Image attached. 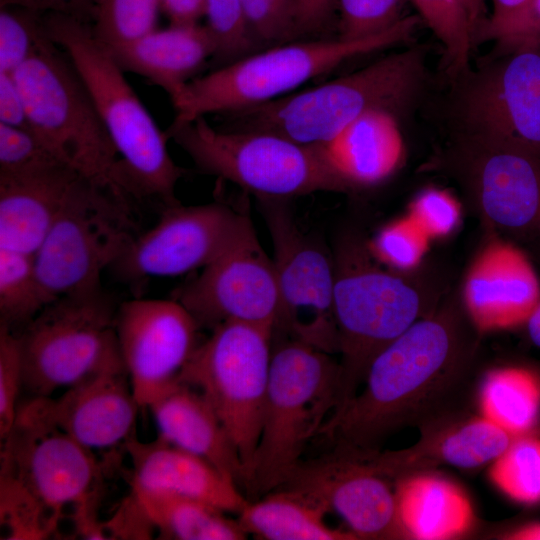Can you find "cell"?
I'll use <instances>...</instances> for the list:
<instances>
[{"label":"cell","instance_id":"6da1fadb","mask_svg":"<svg viewBox=\"0 0 540 540\" xmlns=\"http://www.w3.org/2000/svg\"><path fill=\"white\" fill-rule=\"evenodd\" d=\"M480 334L453 291L371 362L363 386L321 428L332 447L380 450L393 434L461 410Z\"/></svg>","mask_w":540,"mask_h":540},{"label":"cell","instance_id":"7a4b0ae2","mask_svg":"<svg viewBox=\"0 0 540 540\" xmlns=\"http://www.w3.org/2000/svg\"><path fill=\"white\" fill-rule=\"evenodd\" d=\"M377 262L368 243L358 237L345 238L333 260L341 356L339 397L333 413L359 391L377 354L431 314L450 291L446 279L423 264L398 271L385 270Z\"/></svg>","mask_w":540,"mask_h":540},{"label":"cell","instance_id":"3957f363","mask_svg":"<svg viewBox=\"0 0 540 540\" xmlns=\"http://www.w3.org/2000/svg\"><path fill=\"white\" fill-rule=\"evenodd\" d=\"M48 37L68 56L87 87L120 156L135 201L164 207L179 203L175 188L185 171L170 156L162 132L89 22L59 13L43 14Z\"/></svg>","mask_w":540,"mask_h":540},{"label":"cell","instance_id":"277c9868","mask_svg":"<svg viewBox=\"0 0 540 540\" xmlns=\"http://www.w3.org/2000/svg\"><path fill=\"white\" fill-rule=\"evenodd\" d=\"M424 51L410 48L324 84L224 114L225 130L277 134L329 146L372 110L397 114L417 98L426 78Z\"/></svg>","mask_w":540,"mask_h":540},{"label":"cell","instance_id":"5b68a950","mask_svg":"<svg viewBox=\"0 0 540 540\" xmlns=\"http://www.w3.org/2000/svg\"><path fill=\"white\" fill-rule=\"evenodd\" d=\"M420 17H402L390 28L364 38L291 41L255 52L187 83L172 103V124L208 114H228L291 94L302 84L358 56L409 41Z\"/></svg>","mask_w":540,"mask_h":540},{"label":"cell","instance_id":"8992f818","mask_svg":"<svg viewBox=\"0 0 540 540\" xmlns=\"http://www.w3.org/2000/svg\"><path fill=\"white\" fill-rule=\"evenodd\" d=\"M13 76L30 130L66 165L132 204L120 156L67 54L47 35Z\"/></svg>","mask_w":540,"mask_h":540},{"label":"cell","instance_id":"52a82bcc","mask_svg":"<svg viewBox=\"0 0 540 540\" xmlns=\"http://www.w3.org/2000/svg\"><path fill=\"white\" fill-rule=\"evenodd\" d=\"M272 341L261 433L245 489L250 496H263L288 478L339 397L340 365L330 353L297 340Z\"/></svg>","mask_w":540,"mask_h":540},{"label":"cell","instance_id":"ba28073f","mask_svg":"<svg viewBox=\"0 0 540 540\" xmlns=\"http://www.w3.org/2000/svg\"><path fill=\"white\" fill-rule=\"evenodd\" d=\"M166 135L201 170L259 198L352 190L328 146L302 144L268 132L216 129L203 116L171 124Z\"/></svg>","mask_w":540,"mask_h":540},{"label":"cell","instance_id":"9c48e42d","mask_svg":"<svg viewBox=\"0 0 540 540\" xmlns=\"http://www.w3.org/2000/svg\"><path fill=\"white\" fill-rule=\"evenodd\" d=\"M117 309L99 290L47 304L19 332L23 389L51 397L98 373L125 370L116 331Z\"/></svg>","mask_w":540,"mask_h":540},{"label":"cell","instance_id":"30bf717a","mask_svg":"<svg viewBox=\"0 0 540 540\" xmlns=\"http://www.w3.org/2000/svg\"><path fill=\"white\" fill-rule=\"evenodd\" d=\"M138 234L132 204L82 177L33 255L49 301L101 290L102 273Z\"/></svg>","mask_w":540,"mask_h":540},{"label":"cell","instance_id":"8fae6325","mask_svg":"<svg viewBox=\"0 0 540 540\" xmlns=\"http://www.w3.org/2000/svg\"><path fill=\"white\" fill-rule=\"evenodd\" d=\"M272 336L273 330L263 326L225 322L199 343L178 378L217 413L239 452L246 485L261 433Z\"/></svg>","mask_w":540,"mask_h":540},{"label":"cell","instance_id":"7c38bea8","mask_svg":"<svg viewBox=\"0 0 540 540\" xmlns=\"http://www.w3.org/2000/svg\"><path fill=\"white\" fill-rule=\"evenodd\" d=\"M452 178L482 222L519 238L540 232V157L497 138L453 128L429 164Z\"/></svg>","mask_w":540,"mask_h":540},{"label":"cell","instance_id":"4fadbf2b","mask_svg":"<svg viewBox=\"0 0 540 540\" xmlns=\"http://www.w3.org/2000/svg\"><path fill=\"white\" fill-rule=\"evenodd\" d=\"M102 472L93 451L54 423L45 397L19 404L13 426L1 440L0 478L19 486L61 521L67 507L100 501Z\"/></svg>","mask_w":540,"mask_h":540},{"label":"cell","instance_id":"5bb4252c","mask_svg":"<svg viewBox=\"0 0 540 540\" xmlns=\"http://www.w3.org/2000/svg\"><path fill=\"white\" fill-rule=\"evenodd\" d=\"M454 80L453 128L519 145L540 157V47L495 49Z\"/></svg>","mask_w":540,"mask_h":540},{"label":"cell","instance_id":"9a60e30c","mask_svg":"<svg viewBox=\"0 0 540 540\" xmlns=\"http://www.w3.org/2000/svg\"><path fill=\"white\" fill-rule=\"evenodd\" d=\"M260 200L272 238L279 290L273 336L338 353L333 260L300 231L280 199Z\"/></svg>","mask_w":540,"mask_h":540},{"label":"cell","instance_id":"2e32d148","mask_svg":"<svg viewBox=\"0 0 540 540\" xmlns=\"http://www.w3.org/2000/svg\"><path fill=\"white\" fill-rule=\"evenodd\" d=\"M252 224L247 214L220 202L165 206L158 222L138 234L110 270L133 283L204 268Z\"/></svg>","mask_w":540,"mask_h":540},{"label":"cell","instance_id":"e0dca14e","mask_svg":"<svg viewBox=\"0 0 540 540\" xmlns=\"http://www.w3.org/2000/svg\"><path fill=\"white\" fill-rule=\"evenodd\" d=\"M200 328L228 321L274 329L279 290L273 259L258 241L253 224L177 295Z\"/></svg>","mask_w":540,"mask_h":540},{"label":"cell","instance_id":"ac0fdd59","mask_svg":"<svg viewBox=\"0 0 540 540\" xmlns=\"http://www.w3.org/2000/svg\"><path fill=\"white\" fill-rule=\"evenodd\" d=\"M200 327L177 300L131 299L117 309L122 361L141 408L178 383L199 345Z\"/></svg>","mask_w":540,"mask_h":540},{"label":"cell","instance_id":"d6986e66","mask_svg":"<svg viewBox=\"0 0 540 540\" xmlns=\"http://www.w3.org/2000/svg\"><path fill=\"white\" fill-rule=\"evenodd\" d=\"M276 489L296 491L336 512L358 539L400 538L391 481L352 451L332 447L302 460Z\"/></svg>","mask_w":540,"mask_h":540},{"label":"cell","instance_id":"ffe728a7","mask_svg":"<svg viewBox=\"0 0 540 540\" xmlns=\"http://www.w3.org/2000/svg\"><path fill=\"white\" fill-rule=\"evenodd\" d=\"M459 297L481 335L525 325L540 300V284L519 248L492 237L468 267Z\"/></svg>","mask_w":540,"mask_h":540},{"label":"cell","instance_id":"44dd1931","mask_svg":"<svg viewBox=\"0 0 540 540\" xmlns=\"http://www.w3.org/2000/svg\"><path fill=\"white\" fill-rule=\"evenodd\" d=\"M419 430V440L408 448L358 454L372 472L393 482L441 465L474 469L490 464L515 438L482 415L468 414L463 409Z\"/></svg>","mask_w":540,"mask_h":540},{"label":"cell","instance_id":"7402d4cb","mask_svg":"<svg viewBox=\"0 0 540 540\" xmlns=\"http://www.w3.org/2000/svg\"><path fill=\"white\" fill-rule=\"evenodd\" d=\"M45 400L54 423L91 451L123 447L135 435L141 407L126 370L98 373Z\"/></svg>","mask_w":540,"mask_h":540},{"label":"cell","instance_id":"603a6c76","mask_svg":"<svg viewBox=\"0 0 540 540\" xmlns=\"http://www.w3.org/2000/svg\"><path fill=\"white\" fill-rule=\"evenodd\" d=\"M131 465L130 488L167 493L239 514L249 503L236 483L204 459L159 438L123 445Z\"/></svg>","mask_w":540,"mask_h":540},{"label":"cell","instance_id":"cb8c5ba5","mask_svg":"<svg viewBox=\"0 0 540 540\" xmlns=\"http://www.w3.org/2000/svg\"><path fill=\"white\" fill-rule=\"evenodd\" d=\"M82 177L67 165L0 174V247L34 255Z\"/></svg>","mask_w":540,"mask_h":540},{"label":"cell","instance_id":"d4e9b609","mask_svg":"<svg viewBox=\"0 0 540 540\" xmlns=\"http://www.w3.org/2000/svg\"><path fill=\"white\" fill-rule=\"evenodd\" d=\"M157 438L190 452L245 489V468L239 452L205 397L178 382L148 406Z\"/></svg>","mask_w":540,"mask_h":540},{"label":"cell","instance_id":"484cf974","mask_svg":"<svg viewBox=\"0 0 540 540\" xmlns=\"http://www.w3.org/2000/svg\"><path fill=\"white\" fill-rule=\"evenodd\" d=\"M393 483L400 538L451 540L468 535L474 528L473 503L453 480L428 470L402 476Z\"/></svg>","mask_w":540,"mask_h":540},{"label":"cell","instance_id":"4316f807","mask_svg":"<svg viewBox=\"0 0 540 540\" xmlns=\"http://www.w3.org/2000/svg\"><path fill=\"white\" fill-rule=\"evenodd\" d=\"M108 48L124 72L147 78L162 88L172 103L215 54L209 31L198 23L170 24L132 42Z\"/></svg>","mask_w":540,"mask_h":540},{"label":"cell","instance_id":"83f0119b","mask_svg":"<svg viewBox=\"0 0 540 540\" xmlns=\"http://www.w3.org/2000/svg\"><path fill=\"white\" fill-rule=\"evenodd\" d=\"M328 149L352 190L386 180L405 158L396 114L386 110H372L361 116Z\"/></svg>","mask_w":540,"mask_h":540},{"label":"cell","instance_id":"f1b7e54d","mask_svg":"<svg viewBox=\"0 0 540 540\" xmlns=\"http://www.w3.org/2000/svg\"><path fill=\"white\" fill-rule=\"evenodd\" d=\"M329 511L312 499L289 489H275L250 502L238 514L247 534L266 540H356L351 531L332 528Z\"/></svg>","mask_w":540,"mask_h":540},{"label":"cell","instance_id":"f546056e","mask_svg":"<svg viewBox=\"0 0 540 540\" xmlns=\"http://www.w3.org/2000/svg\"><path fill=\"white\" fill-rule=\"evenodd\" d=\"M479 414L513 437L536 433L540 422V371L502 366L484 375Z\"/></svg>","mask_w":540,"mask_h":540},{"label":"cell","instance_id":"4dcf8cb0","mask_svg":"<svg viewBox=\"0 0 540 540\" xmlns=\"http://www.w3.org/2000/svg\"><path fill=\"white\" fill-rule=\"evenodd\" d=\"M158 532L159 539L242 540L247 533L225 511L202 501L167 493L131 489Z\"/></svg>","mask_w":540,"mask_h":540},{"label":"cell","instance_id":"1f68e13d","mask_svg":"<svg viewBox=\"0 0 540 540\" xmlns=\"http://www.w3.org/2000/svg\"><path fill=\"white\" fill-rule=\"evenodd\" d=\"M419 17L444 49L446 73L453 80L466 72L479 30L469 0H411Z\"/></svg>","mask_w":540,"mask_h":540},{"label":"cell","instance_id":"d6a6232c","mask_svg":"<svg viewBox=\"0 0 540 540\" xmlns=\"http://www.w3.org/2000/svg\"><path fill=\"white\" fill-rule=\"evenodd\" d=\"M49 303L34 256L0 247V325L17 332Z\"/></svg>","mask_w":540,"mask_h":540},{"label":"cell","instance_id":"836d02e7","mask_svg":"<svg viewBox=\"0 0 540 540\" xmlns=\"http://www.w3.org/2000/svg\"><path fill=\"white\" fill-rule=\"evenodd\" d=\"M488 477L494 487L513 502L540 504V434L515 437L490 463Z\"/></svg>","mask_w":540,"mask_h":540},{"label":"cell","instance_id":"e575fe53","mask_svg":"<svg viewBox=\"0 0 540 540\" xmlns=\"http://www.w3.org/2000/svg\"><path fill=\"white\" fill-rule=\"evenodd\" d=\"M160 0H91L90 24L107 47L132 42L157 29Z\"/></svg>","mask_w":540,"mask_h":540},{"label":"cell","instance_id":"d590c367","mask_svg":"<svg viewBox=\"0 0 540 540\" xmlns=\"http://www.w3.org/2000/svg\"><path fill=\"white\" fill-rule=\"evenodd\" d=\"M205 17L215 44L212 60L218 67L263 50L248 26L240 0H206Z\"/></svg>","mask_w":540,"mask_h":540},{"label":"cell","instance_id":"8d00e7d4","mask_svg":"<svg viewBox=\"0 0 540 540\" xmlns=\"http://www.w3.org/2000/svg\"><path fill=\"white\" fill-rule=\"evenodd\" d=\"M0 523L5 539L40 540L54 535L60 521L19 486L0 478Z\"/></svg>","mask_w":540,"mask_h":540},{"label":"cell","instance_id":"74e56055","mask_svg":"<svg viewBox=\"0 0 540 540\" xmlns=\"http://www.w3.org/2000/svg\"><path fill=\"white\" fill-rule=\"evenodd\" d=\"M42 12L0 7V72L13 74L47 36Z\"/></svg>","mask_w":540,"mask_h":540},{"label":"cell","instance_id":"f35d334b","mask_svg":"<svg viewBox=\"0 0 540 540\" xmlns=\"http://www.w3.org/2000/svg\"><path fill=\"white\" fill-rule=\"evenodd\" d=\"M430 241L407 214L383 227L368 245L378 262L393 270L410 271L423 264Z\"/></svg>","mask_w":540,"mask_h":540},{"label":"cell","instance_id":"ab89813d","mask_svg":"<svg viewBox=\"0 0 540 540\" xmlns=\"http://www.w3.org/2000/svg\"><path fill=\"white\" fill-rule=\"evenodd\" d=\"M61 165L66 164L32 130L0 123V174H29Z\"/></svg>","mask_w":540,"mask_h":540},{"label":"cell","instance_id":"60d3db41","mask_svg":"<svg viewBox=\"0 0 540 540\" xmlns=\"http://www.w3.org/2000/svg\"><path fill=\"white\" fill-rule=\"evenodd\" d=\"M406 0H337L339 36L359 39L378 34L397 23Z\"/></svg>","mask_w":540,"mask_h":540},{"label":"cell","instance_id":"b9f144b4","mask_svg":"<svg viewBox=\"0 0 540 540\" xmlns=\"http://www.w3.org/2000/svg\"><path fill=\"white\" fill-rule=\"evenodd\" d=\"M23 388V356L17 332L0 325V439L9 433Z\"/></svg>","mask_w":540,"mask_h":540},{"label":"cell","instance_id":"7bdbcfd3","mask_svg":"<svg viewBox=\"0 0 540 540\" xmlns=\"http://www.w3.org/2000/svg\"><path fill=\"white\" fill-rule=\"evenodd\" d=\"M459 201L446 189L430 187L411 201L408 215L431 240L450 235L461 220Z\"/></svg>","mask_w":540,"mask_h":540},{"label":"cell","instance_id":"ee69618b","mask_svg":"<svg viewBox=\"0 0 540 540\" xmlns=\"http://www.w3.org/2000/svg\"><path fill=\"white\" fill-rule=\"evenodd\" d=\"M495 41L499 48L540 44V0H529L524 6L498 21H487L480 27L476 42Z\"/></svg>","mask_w":540,"mask_h":540},{"label":"cell","instance_id":"f6af8a7d","mask_svg":"<svg viewBox=\"0 0 540 540\" xmlns=\"http://www.w3.org/2000/svg\"><path fill=\"white\" fill-rule=\"evenodd\" d=\"M248 26L262 49L295 41L296 27L275 0H240Z\"/></svg>","mask_w":540,"mask_h":540},{"label":"cell","instance_id":"bcb514c9","mask_svg":"<svg viewBox=\"0 0 540 540\" xmlns=\"http://www.w3.org/2000/svg\"><path fill=\"white\" fill-rule=\"evenodd\" d=\"M103 525L108 539H151L156 531L132 492Z\"/></svg>","mask_w":540,"mask_h":540},{"label":"cell","instance_id":"7dc6e473","mask_svg":"<svg viewBox=\"0 0 540 540\" xmlns=\"http://www.w3.org/2000/svg\"><path fill=\"white\" fill-rule=\"evenodd\" d=\"M0 123L30 129L25 103L13 74L0 72Z\"/></svg>","mask_w":540,"mask_h":540},{"label":"cell","instance_id":"c3c4849f","mask_svg":"<svg viewBox=\"0 0 540 540\" xmlns=\"http://www.w3.org/2000/svg\"><path fill=\"white\" fill-rule=\"evenodd\" d=\"M20 6L42 13L59 12L90 23L91 0H0V7Z\"/></svg>","mask_w":540,"mask_h":540},{"label":"cell","instance_id":"681fc988","mask_svg":"<svg viewBox=\"0 0 540 540\" xmlns=\"http://www.w3.org/2000/svg\"><path fill=\"white\" fill-rule=\"evenodd\" d=\"M337 5V0H297V29L299 35L320 31Z\"/></svg>","mask_w":540,"mask_h":540},{"label":"cell","instance_id":"f907efd6","mask_svg":"<svg viewBox=\"0 0 540 540\" xmlns=\"http://www.w3.org/2000/svg\"><path fill=\"white\" fill-rule=\"evenodd\" d=\"M171 25L197 24L205 16L206 0H160Z\"/></svg>","mask_w":540,"mask_h":540},{"label":"cell","instance_id":"816d5d0a","mask_svg":"<svg viewBox=\"0 0 540 540\" xmlns=\"http://www.w3.org/2000/svg\"><path fill=\"white\" fill-rule=\"evenodd\" d=\"M529 0H492L493 11L487 21H498L503 19L522 6H524Z\"/></svg>","mask_w":540,"mask_h":540},{"label":"cell","instance_id":"f5cc1de1","mask_svg":"<svg viewBox=\"0 0 540 540\" xmlns=\"http://www.w3.org/2000/svg\"><path fill=\"white\" fill-rule=\"evenodd\" d=\"M508 540H540V521L514 528L503 535Z\"/></svg>","mask_w":540,"mask_h":540},{"label":"cell","instance_id":"db71d44e","mask_svg":"<svg viewBox=\"0 0 540 540\" xmlns=\"http://www.w3.org/2000/svg\"><path fill=\"white\" fill-rule=\"evenodd\" d=\"M530 341L540 348V300L525 325Z\"/></svg>","mask_w":540,"mask_h":540},{"label":"cell","instance_id":"11a10c76","mask_svg":"<svg viewBox=\"0 0 540 540\" xmlns=\"http://www.w3.org/2000/svg\"><path fill=\"white\" fill-rule=\"evenodd\" d=\"M279 9L297 29V0H275ZM298 32V29H297ZM299 34V32H298ZM300 36V35H299Z\"/></svg>","mask_w":540,"mask_h":540},{"label":"cell","instance_id":"9f6ffc18","mask_svg":"<svg viewBox=\"0 0 540 540\" xmlns=\"http://www.w3.org/2000/svg\"><path fill=\"white\" fill-rule=\"evenodd\" d=\"M471 9L474 15V18L479 25V29L482 26V24L485 22L486 18L484 16V3L485 0H469ZM479 31V30H478Z\"/></svg>","mask_w":540,"mask_h":540},{"label":"cell","instance_id":"6f0895ef","mask_svg":"<svg viewBox=\"0 0 540 540\" xmlns=\"http://www.w3.org/2000/svg\"><path fill=\"white\" fill-rule=\"evenodd\" d=\"M536 434H540V422H539V425L537 427Z\"/></svg>","mask_w":540,"mask_h":540}]
</instances>
